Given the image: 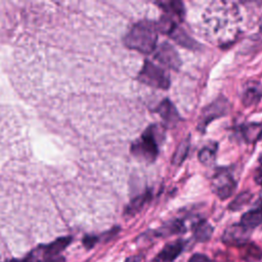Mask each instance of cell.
<instances>
[{"label": "cell", "mask_w": 262, "mask_h": 262, "mask_svg": "<svg viewBox=\"0 0 262 262\" xmlns=\"http://www.w3.org/2000/svg\"><path fill=\"white\" fill-rule=\"evenodd\" d=\"M158 29L156 23L150 20H141L130 29L124 37L125 45L141 53L148 54L157 46Z\"/></svg>", "instance_id": "obj_1"}, {"label": "cell", "mask_w": 262, "mask_h": 262, "mask_svg": "<svg viewBox=\"0 0 262 262\" xmlns=\"http://www.w3.org/2000/svg\"><path fill=\"white\" fill-rule=\"evenodd\" d=\"M165 138V130L159 124L148 126L140 138L131 145V152L141 161L151 163L159 155V145Z\"/></svg>", "instance_id": "obj_2"}, {"label": "cell", "mask_w": 262, "mask_h": 262, "mask_svg": "<svg viewBox=\"0 0 262 262\" xmlns=\"http://www.w3.org/2000/svg\"><path fill=\"white\" fill-rule=\"evenodd\" d=\"M137 79L150 87L166 90L170 87V77L168 73L160 66L149 60H145L140 70Z\"/></svg>", "instance_id": "obj_3"}, {"label": "cell", "mask_w": 262, "mask_h": 262, "mask_svg": "<svg viewBox=\"0 0 262 262\" xmlns=\"http://www.w3.org/2000/svg\"><path fill=\"white\" fill-rule=\"evenodd\" d=\"M213 192L221 200H226L232 195L236 187V181L229 171L219 169L215 172L211 180Z\"/></svg>", "instance_id": "obj_4"}, {"label": "cell", "mask_w": 262, "mask_h": 262, "mask_svg": "<svg viewBox=\"0 0 262 262\" xmlns=\"http://www.w3.org/2000/svg\"><path fill=\"white\" fill-rule=\"evenodd\" d=\"M229 111V102L224 97H219L212 103L207 105L200 117L198 129L201 132H205L207 126L215 119L225 116Z\"/></svg>", "instance_id": "obj_5"}, {"label": "cell", "mask_w": 262, "mask_h": 262, "mask_svg": "<svg viewBox=\"0 0 262 262\" xmlns=\"http://www.w3.org/2000/svg\"><path fill=\"white\" fill-rule=\"evenodd\" d=\"M252 230L241 223L232 224L226 227L222 234V242L229 246H245L251 236Z\"/></svg>", "instance_id": "obj_6"}, {"label": "cell", "mask_w": 262, "mask_h": 262, "mask_svg": "<svg viewBox=\"0 0 262 262\" xmlns=\"http://www.w3.org/2000/svg\"><path fill=\"white\" fill-rule=\"evenodd\" d=\"M155 58L160 63L173 70H178L181 66V59L178 52L169 43H163L160 45L155 54Z\"/></svg>", "instance_id": "obj_7"}, {"label": "cell", "mask_w": 262, "mask_h": 262, "mask_svg": "<svg viewBox=\"0 0 262 262\" xmlns=\"http://www.w3.org/2000/svg\"><path fill=\"white\" fill-rule=\"evenodd\" d=\"M184 248L185 242L182 239H176L168 243L150 262H173L182 253Z\"/></svg>", "instance_id": "obj_8"}, {"label": "cell", "mask_w": 262, "mask_h": 262, "mask_svg": "<svg viewBox=\"0 0 262 262\" xmlns=\"http://www.w3.org/2000/svg\"><path fill=\"white\" fill-rule=\"evenodd\" d=\"M156 112L163 119L164 124L169 128L176 126L179 123V121L181 120L176 107L174 106V104L168 98L164 99L157 106Z\"/></svg>", "instance_id": "obj_9"}, {"label": "cell", "mask_w": 262, "mask_h": 262, "mask_svg": "<svg viewBox=\"0 0 262 262\" xmlns=\"http://www.w3.org/2000/svg\"><path fill=\"white\" fill-rule=\"evenodd\" d=\"M71 236H62L43 247V250H41V252L44 256V260L47 261L59 257V254L71 244Z\"/></svg>", "instance_id": "obj_10"}, {"label": "cell", "mask_w": 262, "mask_h": 262, "mask_svg": "<svg viewBox=\"0 0 262 262\" xmlns=\"http://www.w3.org/2000/svg\"><path fill=\"white\" fill-rule=\"evenodd\" d=\"M185 231V225L182 220L174 219L166 222L161 227L154 231V235L157 237H166L173 234L181 233Z\"/></svg>", "instance_id": "obj_11"}, {"label": "cell", "mask_w": 262, "mask_h": 262, "mask_svg": "<svg viewBox=\"0 0 262 262\" xmlns=\"http://www.w3.org/2000/svg\"><path fill=\"white\" fill-rule=\"evenodd\" d=\"M157 4L166 12L167 15L174 19L182 20L184 17V6L181 1H161Z\"/></svg>", "instance_id": "obj_12"}, {"label": "cell", "mask_w": 262, "mask_h": 262, "mask_svg": "<svg viewBox=\"0 0 262 262\" xmlns=\"http://www.w3.org/2000/svg\"><path fill=\"white\" fill-rule=\"evenodd\" d=\"M213 230L214 229L212 225L206 220H200L196 223H194L192 226L193 237L196 242H200V243L208 242L213 234Z\"/></svg>", "instance_id": "obj_13"}, {"label": "cell", "mask_w": 262, "mask_h": 262, "mask_svg": "<svg viewBox=\"0 0 262 262\" xmlns=\"http://www.w3.org/2000/svg\"><path fill=\"white\" fill-rule=\"evenodd\" d=\"M239 223L250 230H253L255 227L260 225L262 223V207L246 212L242 216Z\"/></svg>", "instance_id": "obj_14"}, {"label": "cell", "mask_w": 262, "mask_h": 262, "mask_svg": "<svg viewBox=\"0 0 262 262\" xmlns=\"http://www.w3.org/2000/svg\"><path fill=\"white\" fill-rule=\"evenodd\" d=\"M150 198H151V192L149 190L137 195L126 207L125 214L131 216V215H134V214L138 213L143 208V206L150 200Z\"/></svg>", "instance_id": "obj_15"}, {"label": "cell", "mask_w": 262, "mask_h": 262, "mask_svg": "<svg viewBox=\"0 0 262 262\" xmlns=\"http://www.w3.org/2000/svg\"><path fill=\"white\" fill-rule=\"evenodd\" d=\"M169 36L173 40H175L176 43H178L179 45L184 46L186 48L195 49L199 47V44L192 38H190L182 29H180L178 27H176Z\"/></svg>", "instance_id": "obj_16"}, {"label": "cell", "mask_w": 262, "mask_h": 262, "mask_svg": "<svg viewBox=\"0 0 262 262\" xmlns=\"http://www.w3.org/2000/svg\"><path fill=\"white\" fill-rule=\"evenodd\" d=\"M242 134L247 142H255L262 136V124L250 123L242 128Z\"/></svg>", "instance_id": "obj_17"}, {"label": "cell", "mask_w": 262, "mask_h": 262, "mask_svg": "<svg viewBox=\"0 0 262 262\" xmlns=\"http://www.w3.org/2000/svg\"><path fill=\"white\" fill-rule=\"evenodd\" d=\"M217 143L210 142L199 151V161L205 166H211L216 160Z\"/></svg>", "instance_id": "obj_18"}, {"label": "cell", "mask_w": 262, "mask_h": 262, "mask_svg": "<svg viewBox=\"0 0 262 262\" xmlns=\"http://www.w3.org/2000/svg\"><path fill=\"white\" fill-rule=\"evenodd\" d=\"M190 146V139L189 137L184 138L176 147L173 157H172V164L179 166L183 163V161L186 159Z\"/></svg>", "instance_id": "obj_19"}, {"label": "cell", "mask_w": 262, "mask_h": 262, "mask_svg": "<svg viewBox=\"0 0 262 262\" xmlns=\"http://www.w3.org/2000/svg\"><path fill=\"white\" fill-rule=\"evenodd\" d=\"M242 253L245 262H262V250L254 244H246Z\"/></svg>", "instance_id": "obj_20"}, {"label": "cell", "mask_w": 262, "mask_h": 262, "mask_svg": "<svg viewBox=\"0 0 262 262\" xmlns=\"http://www.w3.org/2000/svg\"><path fill=\"white\" fill-rule=\"evenodd\" d=\"M252 193L249 191H243L241 193H238L229 204L228 209L230 211H238L241 209H243L246 205H248L252 199Z\"/></svg>", "instance_id": "obj_21"}, {"label": "cell", "mask_w": 262, "mask_h": 262, "mask_svg": "<svg viewBox=\"0 0 262 262\" xmlns=\"http://www.w3.org/2000/svg\"><path fill=\"white\" fill-rule=\"evenodd\" d=\"M260 96H261V92L259 91L258 88L250 87L247 90H245L243 94V103L246 106L253 105L258 102V100L260 99Z\"/></svg>", "instance_id": "obj_22"}, {"label": "cell", "mask_w": 262, "mask_h": 262, "mask_svg": "<svg viewBox=\"0 0 262 262\" xmlns=\"http://www.w3.org/2000/svg\"><path fill=\"white\" fill-rule=\"evenodd\" d=\"M38 254H39L38 250H35L34 252H32L30 255H28L23 260H14L12 262H41L40 257H39Z\"/></svg>", "instance_id": "obj_23"}, {"label": "cell", "mask_w": 262, "mask_h": 262, "mask_svg": "<svg viewBox=\"0 0 262 262\" xmlns=\"http://www.w3.org/2000/svg\"><path fill=\"white\" fill-rule=\"evenodd\" d=\"M98 238L97 236H94V235H86L84 236L83 238V245L85 246L86 249H90L92 248L96 243H97Z\"/></svg>", "instance_id": "obj_24"}, {"label": "cell", "mask_w": 262, "mask_h": 262, "mask_svg": "<svg viewBox=\"0 0 262 262\" xmlns=\"http://www.w3.org/2000/svg\"><path fill=\"white\" fill-rule=\"evenodd\" d=\"M188 262H212L206 255L204 254H193Z\"/></svg>", "instance_id": "obj_25"}, {"label": "cell", "mask_w": 262, "mask_h": 262, "mask_svg": "<svg viewBox=\"0 0 262 262\" xmlns=\"http://www.w3.org/2000/svg\"><path fill=\"white\" fill-rule=\"evenodd\" d=\"M254 180L257 184L262 186V164L254 172Z\"/></svg>", "instance_id": "obj_26"}, {"label": "cell", "mask_w": 262, "mask_h": 262, "mask_svg": "<svg viewBox=\"0 0 262 262\" xmlns=\"http://www.w3.org/2000/svg\"><path fill=\"white\" fill-rule=\"evenodd\" d=\"M125 262H140V258L139 257H135V256H132V257H129L125 260Z\"/></svg>", "instance_id": "obj_27"}, {"label": "cell", "mask_w": 262, "mask_h": 262, "mask_svg": "<svg viewBox=\"0 0 262 262\" xmlns=\"http://www.w3.org/2000/svg\"><path fill=\"white\" fill-rule=\"evenodd\" d=\"M259 162H260V164H262V154H261L260 157H259Z\"/></svg>", "instance_id": "obj_28"}]
</instances>
